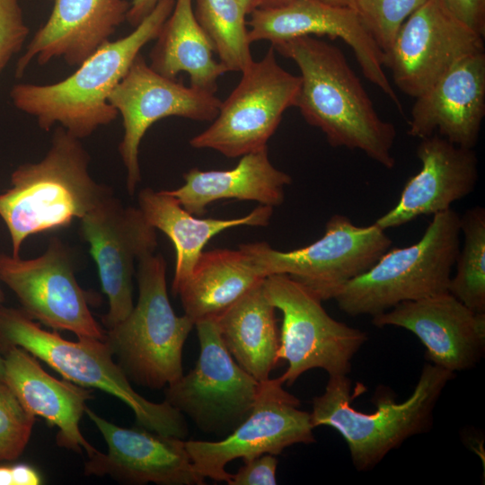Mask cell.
I'll list each match as a JSON object with an SVG mask.
<instances>
[{"mask_svg":"<svg viewBox=\"0 0 485 485\" xmlns=\"http://www.w3.org/2000/svg\"><path fill=\"white\" fill-rule=\"evenodd\" d=\"M249 15L257 6V0H236Z\"/></svg>","mask_w":485,"mask_h":485,"instance_id":"40","label":"cell"},{"mask_svg":"<svg viewBox=\"0 0 485 485\" xmlns=\"http://www.w3.org/2000/svg\"><path fill=\"white\" fill-rule=\"evenodd\" d=\"M199 356L193 369L166 386L165 401L205 433H231L250 414L260 384L231 356L213 318L194 325Z\"/></svg>","mask_w":485,"mask_h":485,"instance_id":"11","label":"cell"},{"mask_svg":"<svg viewBox=\"0 0 485 485\" xmlns=\"http://www.w3.org/2000/svg\"><path fill=\"white\" fill-rule=\"evenodd\" d=\"M0 280L31 319L77 337L105 340V331L90 311L88 294L76 280L70 252L59 239L52 237L33 259L0 253Z\"/></svg>","mask_w":485,"mask_h":485,"instance_id":"14","label":"cell"},{"mask_svg":"<svg viewBox=\"0 0 485 485\" xmlns=\"http://www.w3.org/2000/svg\"><path fill=\"white\" fill-rule=\"evenodd\" d=\"M416 154L420 170L407 181L397 203L375 222L383 230L451 209L475 189L478 158L473 148L434 134L420 139Z\"/></svg>","mask_w":485,"mask_h":485,"instance_id":"20","label":"cell"},{"mask_svg":"<svg viewBox=\"0 0 485 485\" xmlns=\"http://www.w3.org/2000/svg\"><path fill=\"white\" fill-rule=\"evenodd\" d=\"M80 234L88 243L103 293L109 301L102 322L110 329L132 311L135 264L157 247L156 229L141 210L125 207L113 194L80 219Z\"/></svg>","mask_w":485,"mask_h":485,"instance_id":"16","label":"cell"},{"mask_svg":"<svg viewBox=\"0 0 485 485\" xmlns=\"http://www.w3.org/2000/svg\"><path fill=\"white\" fill-rule=\"evenodd\" d=\"M80 140L57 126L45 156L18 166L11 187L0 193L13 256L29 236L66 227L113 194L91 176L90 155Z\"/></svg>","mask_w":485,"mask_h":485,"instance_id":"3","label":"cell"},{"mask_svg":"<svg viewBox=\"0 0 485 485\" xmlns=\"http://www.w3.org/2000/svg\"><path fill=\"white\" fill-rule=\"evenodd\" d=\"M483 38L442 0H427L401 24L384 54V66L395 85L416 99L457 62L484 52Z\"/></svg>","mask_w":485,"mask_h":485,"instance_id":"15","label":"cell"},{"mask_svg":"<svg viewBox=\"0 0 485 485\" xmlns=\"http://www.w3.org/2000/svg\"><path fill=\"white\" fill-rule=\"evenodd\" d=\"M242 74L213 123L190 140L193 148L234 158L267 147L284 112L295 106L300 77L278 63L272 46Z\"/></svg>","mask_w":485,"mask_h":485,"instance_id":"10","label":"cell"},{"mask_svg":"<svg viewBox=\"0 0 485 485\" xmlns=\"http://www.w3.org/2000/svg\"><path fill=\"white\" fill-rule=\"evenodd\" d=\"M4 366L3 380L23 408L57 428L56 440L59 446L78 453L84 449L88 457L98 451L85 440L79 428L92 390L48 375L35 357L17 346H10L4 357Z\"/></svg>","mask_w":485,"mask_h":485,"instance_id":"23","label":"cell"},{"mask_svg":"<svg viewBox=\"0 0 485 485\" xmlns=\"http://www.w3.org/2000/svg\"><path fill=\"white\" fill-rule=\"evenodd\" d=\"M463 244L448 292L476 313H485V208L468 209L460 216Z\"/></svg>","mask_w":485,"mask_h":485,"instance_id":"30","label":"cell"},{"mask_svg":"<svg viewBox=\"0 0 485 485\" xmlns=\"http://www.w3.org/2000/svg\"><path fill=\"white\" fill-rule=\"evenodd\" d=\"M236 473L231 474L229 485H275L278 461L274 454H264L243 461Z\"/></svg>","mask_w":485,"mask_h":485,"instance_id":"34","label":"cell"},{"mask_svg":"<svg viewBox=\"0 0 485 485\" xmlns=\"http://www.w3.org/2000/svg\"><path fill=\"white\" fill-rule=\"evenodd\" d=\"M454 375L427 363L408 399L397 402L388 395L382 397L371 413L353 407L358 393L351 392L348 375L329 376L324 392L313 399V426L337 430L348 447L354 467L359 472L371 470L408 438L430 428L435 406Z\"/></svg>","mask_w":485,"mask_h":485,"instance_id":"4","label":"cell"},{"mask_svg":"<svg viewBox=\"0 0 485 485\" xmlns=\"http://www.w3.org/2000/svg\"><path fill=\"white\" fill-rule=\"evenodd\" d=\"M137 202L146 221L163 232L174 246L173 295L189 278L204 247L213 237L236 226H266L273 214L272 207L259 205L241 217L199 218L183 208L167 190L156 191L151 188L140 190Z\"/></svg>","mask_w":485,"mask_h":485,"instance_id":"25","label":"cell"},{"mask_svg":"<svg viewBox=\"0 0 485 485\" xmlns=\"http://www.w3.org/2000/svg\"><path fill=\"white\" fill-rule=\"evenodd\" d=\"M485 116V53L470 55L416 98L408 135L436 133L466 148L477 144Z\"/></svg>","mask_w":485,"mask_h":485,"instance_id":"21","label":"cell"},{"mask_svg":"<svg viewBox=\"0 0 485 485\" xmlns=\"http://www.w3.org/2000/svg\"><path fill=\"white\" fill-rule=\"evenodd\" d=\"M262 287L283 316L278 358L287 361V368L279 377L282 383L291 385L313 368L329 376L348 375L367 334L333 319L315 294L287 275L268 276Z\"/></svg>","mask_w":485,"mask_h":485,"instance_id":"9","label":"cell"},{"mask_svg":"<svg viewBox=\"0 0 485 485\" xmlns=\"http://www.w3.org/2000/svg\"><path fill=\"white\" fill-rule=\"evenodd\" d=\"M108 101L122 118L124 134L119 152L126 169L129 195L135 193L141 181L139 146L147 129L154 122L172 116L213 121L222 102L215 93L185 86L158 74L141 54Z\"/></svg>","mask_w":485,"mask_h":485,"instance_id":"13","label":"cell"},{"mask_svg":"<svg viewBox=\"0 0 485 485\" xmlns=\"http://www.w3.org/2000/svg\"><path fill=\"white\" fill-rule=\"evenodd\" d=\"M155 40L150 52L152 69L172 79L186 72L191 87L216 92L217 80L227 70L213 57V45L196 19L192 0H175Z\"/></svg>","mask_w":485,"mask_h":485,"instance_id":"27","label":"cell"},{"mask_svg":"<svg viewBox=\"0 0 485 485\" xmlns=\"http://www.w3.org/2000/svg\"><path fill=\"white\" fill-rule=\"evenodd\" d=\"M249 15L251 43L266 40L274 45L303 36L340 39L353 50L364 76L402 112L384 70V54L355 8L322 0H288L272 7L255 8Z\"/></svg>","mask_w":485,"mask_h":485,"instance_id":"17","label":"cell"},{"mask_svg":"<svg viewBox=\"0 0 485 485\" xmlns=\"http://www.w3.org/2000/svg\"><path fill=\"white\" fill-rule=\"evenodd\" d=\"M287 1L288 0H257L256 8L272 7V6L281 4ZM322 1L332 4L349 6L353 8H355V2H356V0H322Z\"/></svg>","mask_w":485,"mask_h":485,"instance_id":"38","label":"cell"},{"mask_svg":"<svg viewBox=\"0 0 485 485\" xmlns=\"http://www.w3.org/2000/svg\"><path fill=\"white\" fill-rule=\"evenodd\" d=\"M279 377L260 384L250 414L218 441L185 440L195 472L203 479L229 482L228 463L270 454H279L295 444L315 442L310 412L299 409L300 401L283 388Z\"/></svg>","mask_w":485,"mask_h":485,"instance_id":"12","label":"cell"},{"mask_svg":"<svg viewBox=\"0 0 485 485\" xmlns=\"http://www.w3.org/2000/svg\"><path fill=\"white\" fill-rule=\"evenodd\" d=\"M159 0H132L127 14V21L136 27L154 9Z\"/></svg>","mask_w":485,"mask_h":485,"instance_id":"37","label":"cell"},{"mask_svg":"<svg viewBox=\"0 0 485 485\" xmlns=\"http://www.w3.org/2000/svg\"><path fill=\"white\" fill-rule=\"evenodd\" d=\"M271 46L299 68L295 107L304 120L319 128L331 146L360 150L384 168L392 169L395 127L378 115L343 52L313 36Z\"/></svg>","mask_w":485,"mask_h":485,"instance_id":"1","label":"cell"},{"mask_svg":"<svg viewBox=\"0 0 485 485\" xmlns=\"http://www.w3.org/2000/svg\"><path fill=\"white\" fill-rule=\"evenodd\" d=\"M262 282L215 318L231 356L259 383L269 379L279 361L275 307L266 297Z\"/></svg>","mask_w":485,"mask_h":485,"instance_id":"28","label":"cell"},{"mask_svg":"<svg viewBox=\"0 0 485 485\" xmlns=\"http://www.w3.org/2000/svg\"><path fill=\"white\" fill-rule=\"evenodd\" d=\"M51 13L28 43L15 66L20 78L33 59L45 65L62 57L69 66H80L110 40L127 20V0H50Z\"/></svg>","mask_w":485,"mask_h":485,"instance_id":"22","label":"cell"},{"mask_svg":"<svg viewBox=\"0 0 485 485\" xmlns=\"http://www.w3.org/2000/svg\"><path fill=\"white\" fill-rule=\"evenodd\" d=\"M240 245L265 278L287 275L327 301L368 270L391 248L392 240L375 223L358 226L336 214L327 221L323 235L303 248L282 251L266 242Z\"/></svg>","mask_w":485,"mask_h":485,"instance_id":"8","label":"cell"},{"mask_svg":"<svg viewBox=\"0 0 485 485\" xmlns=\"http://www.w3.org/2000/svg\"><path fill=\"white\" fill-rule=\"evenodd\" d=\"M265 277L251 256L238 249L204 251L184 284L180 296L184 314L194 322L216 318Z\"/></svg>","mask_w":485,"mask_h":485,"instance_id":"26","label":"cell"},{"mask_svg":"<svg viewBox=\"0 0 485 485\" xmlns=\"http://www.w3.org/2000/svg\"><path fill=\"white\" fill-rule=\"evenodd\" d=\"M460 216L454 210L433 216L415 243L386 251L365 273L334 297L349 316H375L395 305L448 292L460 250Z\"/></svg>","mask_w":485,"mask_h":485,"instance_id":"6","label":"cell"},{"mask_svg":"<svg viewBox=\"0 0 485 485\" xmlns=\"http://www.w3.org/2000/svg\"><path fill=\"white\" fill-rule=\"evenodd\" d=\"M183 180L181 187L167 191L194 216H202L209 204L222 199L278 207L285 199V187L292 182L289 174L271 163L268 147L242 155L233 169L192 168L184 173Z\"/></svg>","mask_w":485,"mask_h":485,"instance_id":"24","label":"cell"},{"mask_svg":"<svg viewBox=\"0 0 485 485\" xmlns=\"http://www.w3.org/2000/svg\"><path fill=\"white\" fill-rule=\"evenodd\" d=\"M2 301H3V293H2V291L0 289V304H1Z\"/></svg>","mask_w":485,"mask_h":485,"instance_id":"42","label":"cell"},{"mask_svg":"<svg viewBox=\"0 0 485 485\" xmlns=\"http://www.w3.org/2000/svg\"><path fill=\"white\" fill-rule=\"evenodd\" d=\"M0 485H13L11 466H0Z\"/></svg>","mask_w":485,"mask_h":485,"instance_id":"39","label":"cell"},{"mask_svg":"<svg viewBox=\"0 0 485 485\" xmlns=\"http://www.w3.org/2000/svg\"><path fill=\"white\" fill-rule=\"evenodd\" d=\"M196 19L227 72H242L252 62L245 13L236 0H196Z\"/></svg>","mask_w":485,"mask_h":485,"instance_id":"29","label":"cell"},{"mask_svg":"<svg viewBox=\"0 0 485 485\" xmlns=\"http://www.w3.org/2000/svg\"><path fill=\"white\" fill-rule=\"evenodd\" d=\"M102 435L108 451H97L84 464L87 475H109L129 484L201 485L205 479L194 470L185 439L150 430L125 428L85 409Z\"/></svg>","mask_w":485,"mask_h":485,"instance_id":"19","label":"cell"},{"mask_svg":"<svg viewBox=\"0 0 485 485\" xmlns=\"http://www.w3.org/2000/svg\"><path fill=\"white\" fill-rule=\"evenodd\" d=\"M28 34L20 0H0V74L21 51Z\"/></svg>","mask_w":485,"mask_h":485,"instance_id":"33","label":"cell"},{"mask_svg":"<svg viewBox=\"0 0 485 485\" xmlns=\"http://www.w3.org/2000/svg\"><path fill=\"white\" fill-rule=\"evenodd\" d=\"M175 0H159L151 13L128 35L109 40L86 58L75 73L48 84H17L10 97L20 110L33 116L46 131L63 127L82 139L109 125L118 111L109 97L140 50L156 39Z\"/></svg>","mask_w":485,"mask_h":485,"instance_id":"2","label":"cell"},{"mask_svg":"<svg viewBox=\"0 0 485 485\" xmlns=\"http://www.w3.org/2000/svg\"><path fill=\"white\" fill-rule=\"evenodd\" d=\"M427 0H356L355 9L385 54L405 20Z\"/></svg>","mask_w":485,"mask_h":485,"instance_id":"31","label":"cell"},{"mask_svg":"<svg viewBox=\"0 0 485 485\" xmlns=\"http://www.w3.org/2000/svg\"><path fill=\"white\" fill-rule=\"evenodd\" d=\"M372 323L410 331L431 363L452 373L475 367L485 351V313L474 312L449 292L402 302L373 316Z\"/></svg>","mask_w":485,"mask_h":485,"instance_id":"18","label":"cell"},{"mask_svg":"<svg viewBox=\"0 0 485 485\" xmlns=\"http://www.w3.org/2000/svg\"><path fill=\"white\" fill-rule=\"evenodd\" d=\"M34 422L35 417L0 379V461L14 460L21 455L30 440Z\"/></svg>","mask_w":485,"mask_h":485,"instance_id":"32","label":"cell"},{"mask_svg":"<svg viewBox=\"0 0 485 485\" xmlns=\"http://www.w3.org/2000/svg\"><path fill=\"white\" fill-rule=\"evenodd\" d=\"M442 2L456 18L484 36L485 0H442Z\"/></svg>","mask_w":485,"mask_h":485,"instance_id":"35","label":"cell"},{"mask_svg":"<svg viewBox=\"0 0 485 485\" xmlns=\"http://www.w3.org/2000/svg\"><path fill=\"white\" fill-rule=\"evenodd\" d=\"M13 485H39L42 483L40 473L27 463L11 465Z\"/></svg>","mask_w":485,"mask_h":485,"instance_id":"36","label":"cell"},{"mask_svg":"<svg viewBox=\"0 0 485 485\" xmlns=\"http://www.w3.org/2000/svg\"><path fill=\"white\" fill-rule=\"evenodd\" d=\"M77 338L67 340L55 331L42 329L24 312L0 307V339L5 343L25 349L70 382L117 397L132 410L145 429L181 439L187 436L183 414L166 401L153 402L137 393L113 360L105 340Z\"/></svg>","mask_w":485,"mask_h":485,"instance_id":"5","label":"cell"},{"mask_svg":"<svg viewBox=\"0 0 485 485\" xmlns=\"http://www.w3.org/2000/svg\"><path fill=\"white\" fill-rule=\"evenodd\" d=\"M4 371V358L0 356V379H3Z\"/></svg>","mask_w":485,"mask_h":485,"instance_id":"41","label":"cell"},{"mask_svg":"<svg viewBox=\"0 0 485 485\" xmlns=\"http://www.w3.org/2000/svg\"><path fill=\"white\" fill-rule=\"evenodd\" d=\"M137 279L136 305L105 331V340L128 377L150 389H161L183 375L182 349L194 322L186 314L178 316L171 305L162 254L141 258Z\"/></svg>","mask_w":485,"mask_h":485,"instance_id":"7","label":"cell"}]
</instances>
